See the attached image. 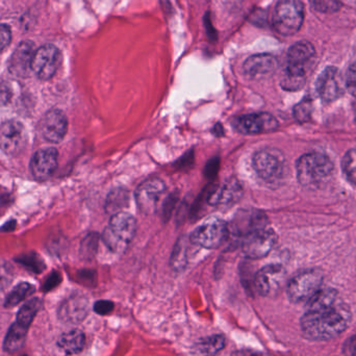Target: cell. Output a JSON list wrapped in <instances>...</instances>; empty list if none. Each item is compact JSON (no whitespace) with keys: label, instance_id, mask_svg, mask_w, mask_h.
Returning a JSON list of instances; mask_svg holds the SVG:
<instances>
[{"label":"cell","instance_id":"6da1fadb","mask_svg":"<svg viewBox=\"0 0 356 356\" xmlns=\"http://www.w3.org/2000/svg\"><path fill=\"white\" fill-rule=\"evenodd\" d=\"M351 319L353 314L348 305L338 301L328 309L307 312L301 318V330L309 340H332L349 327Z\"/></svg>","mask_w":356,"mask_h":356},{"label":"cell","instance_id":"7a4b0ae2","mask_svg":"<svg viewBox=\"0 0 356 356\" xmlns=\"http://www.w3.org/2000/svg\"><path fill=\"white\" fill-rule=\"evenodd\" d=\"M136 229L137 224L135 218L131 213L120 211L112 216L102 238L110 250L121 253L131 244L135 236Z\"/></svg>","mask_w":356,"mask_h":356},{"label":"cell","instance_id":"3957f363","mask_svg":"<svg viewBox=\"0 0 356 356\" xmlns=\"http://www.w3.org/2000/svg\"><path fill=\"white\" fill-rule=\"evenodd\" d=\"M297 177L305 186H316L332 175L334 164L327 156L312 152L301 156L297 162Z\"/></svg>","mask_w":356,"mask_h":356},{"label":"cell","instance_id":"277c9868","mask_svg":"<svg viewBox=\"0 0 356 356\" xmlns=\"http://www.w3.org/2000/svg\"><path fill=\"white\" fill-rule=\"evenodd\" d=\"M305 21V6L300 0H280L272 17L276 33L293 35L300 31Z\"/></svg>","mask_w":356,"mask_h":356},{"label":"cell","instance_id":"5b68a950","mask_svg":"<svg viewBox=\"0 0 356 356\" xmlns=\"http://www.w3.org/2000/svg\"><path fill=\"white\" fill-rule=\"evenodd\" d=\"M323 274L312 269L300 272L290 280L286 286L289 299L294 303L307 302L318 291L321 290Z\"/></svg>","mask_w":356,"mask_h":356},{"label":"cell","instance_id":"8992f818","mask_svg":"<svg viewBox=\"0 0 356 356\" xmlns=\"http://www.w3.org/2000/svg\"><path fill=\"white\" fill-rule=\"evenodd\" d=\"M229 232V226L223 220L209 219L193 232L190 241L203 248H219L227 241Z\"/></svg>","mask_w":356,"mask_h":356},{"label":"cell","instance_id":"52a82bcc","mask_svg":"<svg viewBox=\"0 0 356 356\" xmlns=\"http://www.w3.org/2000/svg\"><path fill=\"white\" fill-rule=\"evenodd\" d=\"M253 168L266 181L280 179L286 170V161L282 152L272 148L259 150L253 156Z\"/></svg>","mask_w":356,"mask_h":356},{"label":"cell","instance_id":"ba28073f","mask_svg":"<svg viewBox=\"0 0 356 356\" xmlns=\"http://www.w3.org/2000/svg\"><path fill=\"white\" fill-rule=\"evenodd\" d=\"M166 184L159 178H150L140 184L136 192L138 207L146 215L156 213L165 202Z\"/></svg>","mask_w":356,"mask_h":356},{"label":"cell","instance_id":"9c48e42d","mask_svg":"<svg viewBox=\"0 0 356 356\" xmlns=\"http://www.w3.org/2000/svg\"><path fill=\"white\" fill-rule=\"evenodd\" d=\"M277 242V236L270 228H263L245 236L243 242V252L251 259H263L267 257Z\"/></svg>","mask_w":356,"mask_h":356},{"label":"cell","instance_id":"30bf717a","mask_svg":"<svg viewBox=\"0 0 356 356\" xmlns=\"http://www.w3.org/2000/svg\"><path fill=\"white\" fill-rule=\"evenodd\" d=\"M24 125L16 120L4 122L0 127V149L8 156H17L26 145Z\"/></svg>","mask_w":356,"mask_h":356},{"label":"cell","instance_id":"8fae6325","mask_svg":"<svg viewBox=\"0 0 356 356\" xmlns=\"http://www.w3.org/2000/svg\"><path fill=\"white\" fill-rule=\"evenodd\" d=\"M286 280V271L280 265H269L257 272L254 277V288L263 297H273L278 294Z\"/></svg>","mask_w":356,"mask_h":356},{"label":"cell","instance_id":"7c38bea8","mask_svg":"<svg viewBox=\"0 0 356 356\" xmlns=\"http://www.w3.org/2000/svg\"><path fill=\"white\" fill-rule=\"evenodd\" d=\"M60 63V50L52 44H46L35 50L31 69L38 79L48 81L56 74Z\"/></svg>","mask_w":356,"mask_h":356},{"label":"cell","instance_id":"4fadbf2b","mask_svg":"<svg viewBox=\"0 0 356 356\" xmlns=\"http://www.w3.org/2000/svg\"><path fill=\"white\" fill-rule=\"evenodd\" d=\"M346 87L340 70L336 67H327L318 77L316 89L323 102H334L343 96Z\"/></svg>","mask_w":356,"mask_h":356},{"label":"cell","instance_id":"5bb4252c","mask_svg":"<svg viewBox=\"0 0 356 356\" xmlns=\"http://www.w3.org/2000/svg\"><path fill=\"white\" fill-rule=\"evenodd\" d=\"M232 124L238 133L244 135L271 133L278 127L277 120L268 113L244 115L234 119Z\"/></svg>","mask_w":356,"mask_h":356},{"label":"cell","instance_id":"9a60e30c","mask_svg":"<svg viewBox=\"0 0 356 356\" xmlns=\"http://www.w3.org/2000/svg\"><path fill=\"white\" fill-rule=\"evenodd\" d=\"M68 127V121L64 113L60 110H51L46 113L40 122V131L46 141L58 143L64 139Z\"/></svg>","mask_w":356,"mask_h":356},{"label":"cell","instance_id":"2e32d148","mask_svg":"<svg viewBox=\"0 0 356 356\" xmlns=\"http://www.w3.org/2000/svg\"><path fill=\"white\" fill-rule=\"evenodd\" d=\"M267 217L259 211H241L232 220L229 232L241 236H247L252 232L267 227Z\"/></svg>","mask_w":356,"mask_h":356},{"label":"cell","instance_id":"e0dca14e","mask_svg":"<svg viewBox=\"0 0 356 356\" xmlns=\"http://www.w3.org/2000/svg\"><path fill=\"white\" fill-rule=\"evenodd\" d=\"M35 45L33 42L23 41L19 44L10 56L8 62V70L12 74L19 77L27 76L33 71V56H35Z\"/></svg>","mask_w":356,"mask_h":356},{"label":"cell","instance_id":"ac0fdd59","mask_svg":"<svg viewBox=\"0 0 356 356\" xmlns=\"http://www.w3.org/2000/svg\"><path fill=\"white\" fill-rule=\"evenodd\" d=\"M89 312V301L83 295L75 294L67 298L58 309L60 321L77 324L83 321Z\"/></svg>","mask_w":356,"mask_h":356},{"label":"cell","instance_id":"d6986e66","mask_svg":"<svg viewBox=\"0 0 356 356\" xmlns=\"http://www.w3.org/2000/svg\"><path fill=\"white\" fill-rule=\"evenodd\" d=\"M58 167V152L52 147L43 148L33 154L31 171L38 180H45L51 177Z\"/></svg>","mask_w":356,"mask_h":356},{"label":"cell","instance_id":"ffe728a7","mask_svg":"<svg viewBox=\"0 0 356 356\" xmlns=\"http://www.w3.org/2000/svg\"><path fill=\"white\" fill-rule=\"evenodd\" d=\"M278 67L275 56L271 54H255L244 63L245 74L252 79H264L271 76Z\"/></svg>","mask_w":356,"mask_h":356},{"label":"cell","instance_id":"44dd1931","mask_svg":"<svg viewBox=\"0 0 356 356\" xmlns=\"http://www.w3.org/2000/svg\"><path fill=\"white\" fill-rule=\"evenodd\" d=\"M242 194L243 190L240 182L232 178L213 188L209 193L207 201L211 205L228 204L238 201L242 197Z\"/></svg>","mask_w":356,"mask_h":356},{"label":"cell","instance_id":"7402d4cb","mask_svg":"<svg viewBox=\"0 0 356 356\" xmlns=\"http://www.w3.org/2000/svg\"><path fill=\"white\" fill-rule=\"evenodd\" d=\"M316 50L313 44L307 41L298 42L289 49L288 65L305 69L307 63L314 58Z\"/></svg>","mask_w":356,"mask_h":356},{"label":"cell","instance_id":"603a6c76","mask_svg":"<svg viewBox=\"0 0 356 356\" xmlns=\"http://www.w3.org/2000/svg\"><path fill=\"white\" fill-rule=\"evenodd\" d=\"M58 345L66 355H77L85 348V334L79 330L65 332L58 338Z\"/></svg>","mask_w":356,"mask_h":356},{"label":"cell","instance_id":"cb8c5ba5","mask_svg":"<svg viewBox=\"0 0 356 356\" xmlns=\"http://www.w3.org/2000/svg\"><path fill=\"white\" fill-rule=\"evenodd\" d=\"M339 294L336 290L325 289L320 290L307 301V312H317L328 309L339 301Z\"/></svg>","mask_w":356,"mask_h":356},{"label":"cell","instance_id":"d4e9b609","mask_svg":"<svg viewBox=\"0 0 356 356\" xmlns=\"http://www.w3.org/2000/svg\"><path fill=\"white\" fill-rule=\"evenodd\" d=\"M305 81H307V75H305V68L288 65L282 79V87L286 91H298L305 87Z\"/></svg>","mask_w":356,"mask_h":356},{"label":"cell","instance_id":"484cf974","mask_svg":"<svg viewBox=\"0 0 356 356\" xmlns=\"http://www.w3.org/2000/svg\"><path fill=\"white\" fill-rule=\"evenodd\" d=\"M226 340L222 334H213L207 338L201 339L197 343L195 349L201 356H216L225 348Z\"/></svg>","mask_w":356,"mask_h":356},{"label":"cell","instance_id":"4316f807","mask_svg":"<svg viewBox=\"0 0 356 356\" xmlns=\"http://www.w3.org/2000/svg\"><path fill=\"white\" fill-rule=\"evenodd\" d=\"M29 328L23 327L20 324L14 323L10 326L8 334H6V340H4L3 348L6 353H14L20 350L24 345L25 338H26V332Z\"/></svg>","mask_w":356,"mask_h":356},{"label":"cell","instance_id":"83f0119b","mask_svg":"<svg viewBox=\"0 0 356 356\" xmlns=\"http://www.w3.org/2000/svg\"><path fill=\"white\" fill-rule=\"evenodd\" d=\"M42 301L40 298H33L24 303L22 307L19 309L17 315V323L22 325L23 327L29 328L33 322V318L37 315L38 312L41 309Z\"/></svg>","mask_w":356,"mask_h":356},{"label":"cell","instance_id":"f1b7e54d","mask_svg":"<svg viewBox=\"0 0 356 356\" xmlns=\"http://www.w3.org/2000/svg\"><path fill=\"white\" fill-rule=\"evenodd\" d=\"M33 292H35V286H31V284H27V282H21L8 295L4 305H6V307H16L27 297L31 296Z\"/></svg>","mask_w":356,"mask_h":356},{"label":"cell","instance_id":"f546056e","mask_svg":"<svg viewBox=\"0 0 356 356\" xmlns=\"http://www.w3.org/2000/svg\"><path fill=\"white\" fill-rule=\"evenodd\" d=\"M127 199H129V196H127V191L122 190V188H117V190L113 191L108 195V200H106V211L113 213V215L120 213L123 207H127Z\"/></svg>","mask_w":356,"mask_h":356},{"label":"cell","instance_id":"4dcf8cb0","mask_svg":"<svg viewBox=\"0 0 356 356\" xmlns=\"http://www.w3.org/2000/svg\"><path fill=\"white\" fill-rule=\"evenodd\" d=\"M343 171L351 184L356 186V148L349 150L342 162Z\"/></svg>","mask_w":356,"mask_h":356},{"label":"cell","instance_id":"1f68e13d","mask_svg":"<svg viewBox=\"0 0 356 356\" xmlns=\"http://www.w3.org/2000/svg\"><path fill=\"white\" fill-rule=\"evenodd\" d=\"M313 114V102L311 99H305L299 102L294 108V117L297 122H309Z\"/></svg>","mask_w":356,"mask_h":356},{"label":"cell","instance_id":"d6a6232c","mask_svg":"<svg viewBox=\"0 0 356 356\" xmlns=\"http://www.w3.org/2000/svg\"><path fill=\"white\" fill-rule=\"evenodd\" d=\"M316 10L324 14H334L342 8L341 0H309Z\"/></svg>","mask_w":356,"mask_h":356},{"label":"cell","instance_id":"836d02e7","mask_svg":"<svg viewBox=\"0 0 356 356\" xmlns=\"http://www.w3.org/2000/svg\"><path fill=\"white\" fill-rule=\"evenodd\" d=\"M186 263V244L182 243V240H180L177 243L175 250L173 251L172 259H171V265H172L173 269L177 271L184 269V266Z\"/></svg>","mask_w":356,"mask_h":356},{"label":"cell","instance_id":"e575fe53","mask_svg":"<svg viewBox=\"0 0 356 356\" xmlns=\"http://www.w3.org/2000/svg\"><path fill=\"white\" fill-rule=\"evenodd\" d=\"M14 280V271L10 264L0 261V292L6 290Z\"/></svg>","mask_w":356,"mask_h":356},{"label":"cell","instance_id":"d590c367","mask_svg":"<svg viewBox=\"0 0 356 356\" xmlns=\"http://www.w3.org/2000/svg\"><path fill=\"white\" fill-rule=\"evenodd\" d=\"M345 83H346V88L348 89L349 93L356 97V63L351 65L349 68Z\"/></svg>","mask_w":356,"mask_h":356},{"label":"cell","instance_id":"8d00e7d4","mask_svg":"<svg viewBox=\"0 0 356 356\" xmlns=\"http://www.w3.org/2000/svg\"><path fill=\"white\" fill-rule=\"evenodd\" d=\"M12 41V31L6 24H0V52L3 51Z\"/></svg>","mask_w":356,"mask_h":356},{"label":"cell","instance_id":"74e56055","mask_svg":"<svg viewBox=\"0 0 356 356\" xmlns=\"http://www.w3.org/2000/svg\"><path fill=\"white\" fill-rule=\"evenodd\" d=\"M114 311V303L108 300H99L94 305V312L100 316L110 315Z\"/></svg>","mask_w":356,"mask_h":356},{"label":"cell","instance_id":"f35d334b","mask_svg":"<svg viewBox=\"0 0 356 356\" xmlns=\"http://www.w3.org/2000/svg\"><path fill=\"white\" fill-rule=\"evenodd\" d=\"M345 353L348 356H356V334L351 337L344 346Z\"/></svg>","mask_w":356,"mask_h":356},{"label":"cell","instance_id":"ab89813d","mask_svg":"<svg viewBox=\"0 0 356 356\" xmlns=\"http://www.w3.org/2000/svg\"><path fill=\"white\" fill-rule=\"evenodd\" d=\"M218 170V161H211L209 166L207 167V175L213 177Z\"/></svg>","mask_w":356,"mask_h":356},{"label":"cell","instance_id":"60d3db41","mask_svg":"<svg viewBox=\"0 0 356 356\" xmlns=\"http://www.w3.org/2000/svg\"><path fill=\"white\" fill-rule=\"evenodd\" d=\"M234 356H264L261 353H255V351L251 350H242L238 351V353H234Z\"/></svg>","mask_w":356,"mask_h":356}]
</instances>
